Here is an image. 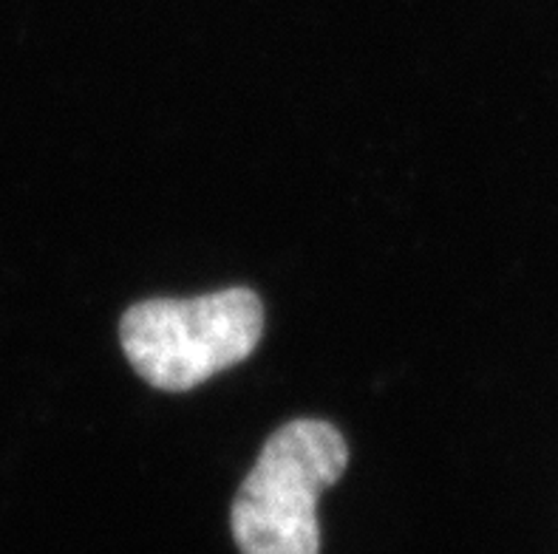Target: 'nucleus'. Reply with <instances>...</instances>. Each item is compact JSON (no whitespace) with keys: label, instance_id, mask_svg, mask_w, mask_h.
I'll return each mask as SVG.
<instances>
[{"label":"nucleus","instance_id":"f257e3e1","mask_svg":"<svg viewBox=\"0 0 558 554\" xmlns=\"http://www.w3.org/2000/svg\"><path fill=\"white\" fill-rule=\"evenodd\" d=\"M349 447L338 428L295 419L278 428L244 478L230 529L241 554H320L318 498L347 472Z\"/></svg>","mask_w":558,"mask_h":554},{"label":"nucleus","instance_id":"f03ea898","mask_svg":"<svg viewBox=\"0 0 558 554\" xmlns=\"http://www.w3.org/2000/svg\"><path fill=\"white\" fill-rule=\"evenodd\" d=\"M264 306L250 288H225L193 300L136 303L120 323L122 352L148 385L191 391L255 352Z\"/></svg>","mask_w":558,"mask_h":554}]
</instances>
